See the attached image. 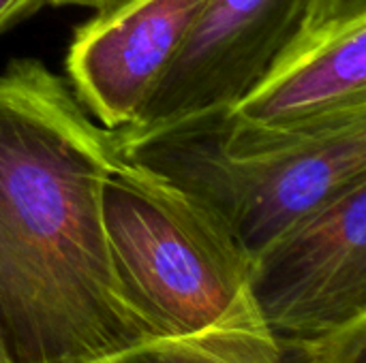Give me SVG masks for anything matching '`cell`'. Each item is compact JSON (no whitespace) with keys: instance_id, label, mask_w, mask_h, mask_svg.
<instances>
[{"instance_id":"obj_5","label":"cell","mask_w":366,"mask_h":363,"mask_svg":"<svg viewBox=\"0 0 366 363\" xmlns=\"http://www.w3.org/2000/svg\"><path fill=\"white\" fill-rule=\"evenodd\" d=\"M305 2L208 0L131 128L154 126L210 107H234L298 36Z\"/></svg>"},{"instance_id":"obj_1","label":"cell","mask_w":366,"mask_h":363,"mask_svg":"<svg viewBox=\"0 0 366 363\" xmlns=\"http://www.w3.org/2000/svg\"><path fill=\"white\" fill-rule=\"evenodd\" d=\"M114 131L34 58L0 71V332L13 363H118L167 336L122 285L101 218Z\"/></svg>"},{"instance_id":"obj_8","label":"cell","mask_w":366,"mask_h":363,"mask_svg":"<svg viewBox=\"0 0 366 363\" xmlns=\"http://www.w3.org/2000/svg\"><path fill=\"white\" fill-rule=\"evenodd\" d=\"M118 363H296L266 327L253 297L193 336L165 338Z\"/></svg>"},{"instance_id":"obj_4","label":"cell","mask_w":366,"mask_h":363,"mask_svg":"<svg viewBox=\"0 0 366 363\" xmlns=\"http://www.w3.org/2000/svg\"><path fill=\"white\" fill-rule=\"evenodd\" d=\"M249 289L281 342L366 321V178L277 235L251 261Z\"/></svg>"},{"instance_id":"obj_2","label":"cell","mask_w":366,"mask_h":363,"mask_svg":"<svg viewBox=\"0 0 366 363\" xmlns=\"http://www.w3.org/2000/svg\"><path fill=\"white\" fill-rule=\"evenodd\" d=\"M114 148L206 210L253 261L294 223L366 178V107L277 126L221 105L118 128Z\"/></svg>"},{"instance_id":"obj_6","label":"cell","mask_w":366,"mask_h":363,"mask_svg":"<svg viewBox=\"0 0 366 363\" xmlns=\"http://www.w3.org/2000/svg\"><path fill=\"white\" fill-rule=\"evenodd\" d=\"M208 0H116L66 49L69 86L109 131L133 126Z\"/></svg>"},{"instance_id":"obj_9","label":"cell","mask_w":366,"mask_h":363,"mask_svg":"<svg viewBox=\"0 0 366 363\" xmlns=\"http://www.w3.org/2000/svg\"><path fill=\"white\" fill-rule=\"evenodd\" d=\"M366 19V0H307L298 36L317 34Z\"/></svg>"},{"instance_id":"obj_10","label":"cell","mask_w":366,"mask_h":363,"mask_svg":"<svg viewBox=\"0 0 366 363\" xmlns=\"http://www.w3.org/2000/svg\"><path fill=\"white\" fill-rule=\"evenodd\" d=\"M43 4L45 0H0V30L11 26L15 19L34 13Z\"/></svg>"},{"instance_id":"obj_11","label":"cell","mask_w":366,"mask_h":363,"mask_svg":"<svg viewBox=\"0 0 366 363\" xmlns=\"http://www.w3.org/2000/svg\"><path fill=\"white\" fill-rule=\"evenodd\" d=\"M116 0H45V4H54V6H90L94 11L114 4Z\"/></svg>"},{"instance_id":"obj_12","label":"cell","mask_w":366,"mask_h":363,"mask_svg":"<svg viewBox=\"0 0 366 363\" xmlns=\"http://www.w3.org/2000/svg\"><path fill=\"white\" fill-rule=\"evenodd\" d=\"M0 363H13V357L4 344V338H2V332H0Z\"/></svg>"},{"instance_id":"obj_7","label":"cell","mask_w":366,"mask_h":363,"mask_svg":"<svg viewBox=\"0 0 366 363\" xmlns=\"http://www.w3.org/2000/svg\"><path fill=\"white\" fill-rule=\"evenodd\" d=\"M366 107V19L296 36L234 111L259 124H309Z\"/></svg>"},{"instance_id":"obj_3","label":"cell","mask_w":366,"mask_h":363,"mask_svg":"<svg viewBox=\"0 0 366 363\" xmlns=\"http://www.w3.org/2000/svg\"><path fill=\"white\" fill-rule=\"evenodd\" d=\"M116 272L167 338L214 327L251 300V261L195 201L116 156L101 186Z\"/></svg>"}]
</instances>
